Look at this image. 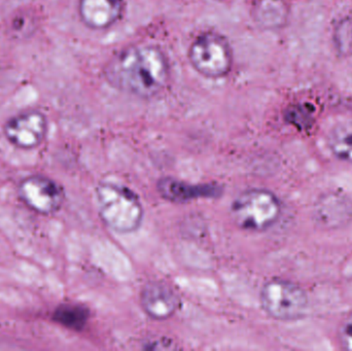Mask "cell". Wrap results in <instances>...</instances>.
Segmentation results:
<instances>
[{"instance_id": "cell-14", "label": "cell", "mask_w": 352, "mask_h": 351, "mask_svg": "<svg viewBox=\"0 0 352 351\" xmlns=\"http://www.w3.org/2000/svg\"><path fill=\"white\" fill-rule=\"evenodd\" d=\"M337 51L343 56L352 54V19L346 18L339 23L335 30Z\"/></svg>"}, {"instance_id": "cell-10", "label": "cell", "mask_w": 352, "mask_h": 351, "mask_svg": "<svg viewBox=\"0 0 352 351\" xmlns=\"http://www.w3.org/2000/svg\"><path fill=\"white\" fill-rule=\"evenodd\" d=\"M158 191L164 199L171 202H186L197 198L217 197L223 193L219 185H194L166 177L159 181Z\"/></svg>"}, {"instance_id": "cell-6", "label": "cell", "mask_w": 352, "mask_h": 351, "mask_svg": "<svg viewBox=\"0 0 352 351\" xmlns=\"http://www.w3.org/2000/svg\"><path fill=\"white\" fill-rule=\"evenodd\" d=\"M18 196L25 206L41 216L56 214L65 201L62 185L51 177L41 174L24 177L19 183Z\"/></svg>"}, {"instance_id": "cell-9", "label": "cell", "mask_w": 352, "mask_h": 351, "mask_svg": "<svg viewBox=\"0 0 352 351\" xmlns=\"http://www.w3.org/2000/svg\"><path fill=\"white\" fill-rule=\"evenodd\" d=\"M142 306L144 313L156 321H166L175 315L179 298L168 284L161 282H148L142 288Z\"/></svg>"}, {"instance_id": "cell-11", "label": "cell", "mask_w": 352, "mask_h": 351, "mask_svg": "<svg viewBox=\"0 0 352 351\" xmlns=\"http://www.w3.org/2000/svg\"><path fill=\"white\" fill-rule=\"evenodd\" d=\"M89 317L90 311L82 305L64 303L55 309L52 319L58 325L72 331H82L86 327Z\"/></svg>"}, {"instance_id": "cell-15", "label": "cell", "mask_w": 352, "mask_h": 351, "mask_svg": "<svg viewBox=\"0 0 352 351\" xmlns=\"http://www.w3.org/2000/svg\"><path fill=\"white\" fill-rule=\"evenodd\" d=\"M339 342L343 350L352 351V313L341 325L339 330Z\"/></svg>"}, {"instance_id": "cell-2", "label": "cell", "mask_w": 352, "mask_h": 351, "mask_svg": "<svg viewBox=\"0 0 352 351\" xmlns=\"http://www.w3.org/2000/svg\"><path fill=\"white\" fill-rule=\"evenodd\" d=\"M99 214L105 225L120 234L135 232L144 220V207L135 193L111 183H102L96 189Z\"/></svg>"}, {"instance_id": "cell-7", "label": "cell", "mask_w": 352, "mask_h": 351, "mask_svg": "<svg viewBox=\"0 0 352 351\" xmlns=\"http://www.w3.org/2000/svg\"><path fill=\"white\" fill-rule=\"evenodd\" d=\"M47 129V117L36 109H29L8 119L4 124L3 134L14 148L28 150L43 144Z\"/></svg>"}, {"instance_id": "cell-12", "label": "cell", "mask_w": 352, "mask_h": 351, "mask_svg": "<svg viewBox=\"0 0 352 351\" xmlns=\"http://www.w3.org/2000/svg\"><path fill=\"white\" fill-rule=\"evenodd\" d=\"M256 19L266 27H280L287 18V8L281 0H260L256 8Z\"/></svg>"}, {"instance_id": "cell-8", "label": "cell", "mask_w": 352, "mask_h": 351, "mask_svg": "<svg viewBox=\"0 0 352 351\" xmlns=\"http://www.w3.org/2000/svg\"><path fill=\"white\" fill-rule=\"evenodd\" d=\"M78 12L85 26L107 30L123 18L125 0H78Z\"/></svg>"}, {"instance_id": "cell-3", "label": "cell", "mask_w": 352, "mask_h": 351, "mask_svg": "<svg viewBox=\"0 0 352 351\" xmlns=\"http://www.w3.org/2000/svg\"><path fill=\"white\" fill-rule=\"evenodd\" d=\"M231 214L235 224L243 230L262 232L279 220L281 203L268 190L250 189L234 200Z\"/></svg>"}, {"instance_id": "cell-4", "label": "cell", "mask_w": 352, "mask_h": 351, "mask_svg": "<svg viewBox=\"0 0 352 351\" xmlns=\"http://www.w3.org/2000/svg\"><path fill=\"white\" fill-rule=\"evenodd\" d=\"M188 61L201 76L225 78L233 67V49L228 39L212 31L200 33L190 43Z\"/></svg>"}, {"instance_id": "cell-1", "label": "cell", "mask_w": 352, "mask_h": 351, "mask_svg": "<svg viewBox=\"0 0 352 351\" xmlns=\"http://www.w3.org/2000/svg\"><path fill=\"white\" fill-rule=\"evenodd\" d=\"M104 74L109 84L122 92L154 98L170 82V64L166 54L157 45H132L111 58Z\"/></svg>"}, {"instance_id": "cell-13", "label": "cell", "mask_w": 352, "mask_h": 351, "mask_svg": "<svg viewBox=\"0 0 352 351\" xmlns=\"http://www.w3.org/2000/svg\"><path fill=\"white\" fill-rule=\"evenodd\" d=\"M329 146L337 158L352 163V124L336 126L329 137Z\"/></svg>"}, {"instance_id": "cell-5", "label": "cell", "mask_w": 352, "mask_h": 351, "mask_svg": "<svg viewBox=\"0 0 352 351\" xmlns=\"http://www.w3.org/2000/svg\"><path fill=\"white\" fill-rule=\"evenodd\" d=\"M261 305L265 313L277 321H296L305 315L308 297L305 291L285 280H271L263 286Z\"/></svg>"}]
</instances>
